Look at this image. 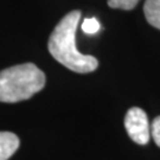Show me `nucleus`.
Listing matches in <instances>:
<instances>
[{"label": "nucleus", "mask_w": 160, "mask_h": 160, "mask_svg": "<svg viewBox=\"0 0 160 160\" xmlns=\"http://www.w3.org/2000/svg\"><path fill=\"white\" fill-rule=\"evenodd\" d=\"M80 19V11H71L64 16L52 31L48 48L52 57L65 68L87 74L96 70L98 62L94 56L83 55L76 48V29Z\"/></svg>", "instance_id": "1"}, {"label": "nucleus", "mask_w": 160, "mask_h": 160, "mask_svg": "<svg viewBox=\"0 0 160 160\" xmlns=\"http://www.w3.org/2000/svg\"><path fill=\"white\" fill-rule=\"evenodd\" d=\"M45 86V75L33 63L13 65L0 71V102L28 100Z\"/></svg>", "instance_id": "2"}, {"label": "nucleus", "mask_w": 160, "mask_h": 160, "mask_svg": "<svg viewBox=\"0 0 160 160\" xmlns=\"http://www.w3.org/2000/svg\"><path fill=\"white\" fill-rule=\"evenodd\" d=\"M125 127L128 135L134 142L146 145L151 138V127L147 115L141 108L133 107L126 114Z\"/></svg>", "instance_id": "3"}, {"label": "nucleus", "mask_w": 160, "mask_h": 160, "mask_svg": "<svg viewBox=\"0 0 160 160\" xmlns=\"http://www.w3.org/2000/svg\"><path fill=\"white\" fill-rule=\"evenodd\" d=\"M19 138L11 132H0V160H8L19 148Z\"/></svg>", "instance_id": "4"}, {"label": "nucleus", "mask_w": 160, "mask_h": 160, "mask_svg": "<svg viewBox=\"0 0 160 160\" xmlns=\"http://www.w3.org/2000/svg\"><path fill=\"white\" fill-rule=\"evenodd\" d=\"M143 13L147 22L153 28L160 30V0H146Z\"/></svg>", "instance_id": "5"}, {"label": "nucleus", "mask_w": 160, "mask_h": 160, "mask_svg": "<svg viewBox=\"0 0 160 160\" xmlns=\"http://www.w3.org/2000/svg\"><path fill=\"white\" fill-rule=\"evenodd\" d=\"M140 0H108V5L112 8H120V10H133L138 5Z\"/></svg>", "instance_id": "6"}, {"label": "nucleus", "mask_w": 160, "mask_h": 160, "mask_svg": "<svg viewBox=\"0 0 160 160\" xmlns=\"http://www.w3.org/2000/svg\"><path fill=\"white\" fill-rule=\"evenodd\" d=\"M100 23L96 18H87L82 24V30L87 34H95L100 30Z\"/></svg>", "instance_id": "7"}, {"label": "nucleus", "mask_w": 160, "mask_h": 160, "mask_svg": "<svg viewBox=\"0 0 160 160\" xmlns=\"http://www.w3.org/2000/svg\"><path fill=\"white\" fill-rule=\"evenodd\" d=\"M151 135L153 137L154 142L160 147V116H157L151 126Z\"/></svg>", "instance_id": "8"}]
</instances>
